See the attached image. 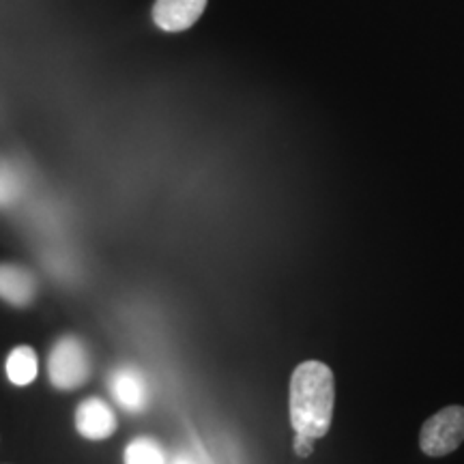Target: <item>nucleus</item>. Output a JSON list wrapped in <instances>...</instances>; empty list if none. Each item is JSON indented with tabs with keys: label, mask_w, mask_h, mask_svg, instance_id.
I'll use <instances>...</instances> for the list:
<instances>
[{
	"label": "nucleus",
	"mask_w": 464,
	"mask_h": 464,
	"mask_svg": "<svg viewBox=\"0 0 464 464\" xmlns=\"http://www.w3.org/2000/svg\"><path fill=\"white\" fill-rule=\"evenodd\" d=\"M208 0H155L153 15L155 26L166 33H183L200 20Z\"/></svg>",
	"instance_id": "nucleus-5"
},
{
	"label": "nucleus",
	"mask_w": 464,
	"mask_h": 464,
	"mask_svg": "<svg viewBox=\"0 0 464 464\" xmlns=\"http://www.w3.org/2000/svg\"><path fill=\"white\" fill-rule=\"evenodd\" d=\"M464 443V406H445L423 421L420 448L426 456L443 458L454 454Z\"/></svg>",
	"instance_id": "nucleus-3"
},
{
	"label": "nucleus",
	"mask_w": 464,
	"mask_h": 464,
	"mask_svg": "<svg viewBox=\"0 0 464 464\" xmlns=\"http://www.w3.org/2000/svg\"><path fill=\"white\" fill-rule=\"evenodd\" d=\"M75 428L89 440L110 439L116 430V415L102 398H86L75 409Z\"/></svg>",
	"instance_id": "nucleus-6"
},
{
	"label": "nucleus",
	"mask_w": 464,
	"mask_h": 464,
	"mask_svg": "<svg viewBox=\"0 0 464 464\" xmlns=\"http://www.w3.org/2000/svg\"><path fill=\"white\" fill-rule=\"evenodd\" d=\"M172 464H191V460H189V458H185V456H179Z\"/></svg>",
	"instance_id": "nucleus-12"
},
{
	"label": "nucleus",
	"mask_w": 464,
	"mask_h": 464,
	"mask_svg": "<svg viewBox=\"0 0 464 464\" xmlns=\"http://www.w3.org/2000/svg\"><path fill=\"white\" fill-rule=\"evenodd\" d=\"M110 393L121 409L140 413L149 406V385L144 374L133 365H121L110 374Z\"/></svg>",
	"instance_id": "nucleus-4"
},
{
	"label": "nucleus",
	"mask_w": 464,
	"mask_h": 464,
	"mask_svg": "<svg viewBox=\"0 0 464 464\" xmlns=\"http://www.w3.org/2000/svg\"><path fill=\"white\" fill-rule=\"evenodd\" d=\"M48 376L61 392L78 390L89 381L91 355L78 335H63L54 342L48 357Z\"/></svg>",
	"instance_id": "nucleus-2"
},
{
	"label": "nucleus",
	"mask_w": 464,
	"mask_h": 464,
	"mask_svg": "<svg viewBox=\"0 0 464 464\" xmlns=\"http://www.w3.org/2000/svg\"><path fill=\"white\" fill-rule=\"evenodd\" d=\"M335 379L323 362H304L290 376L288 413L295 432L310 439H323L334 421Z\"/></svg>",
	"instance_id": "nucleus-1"
},
{
	"label": "nucleus",
	"mask_w": 464,
	"mask_h": 464,
	"mask_svg": "<svg viewBox=\"0 0 464 464\" xmlns=\"http://www.w3.org/2000/svg\"><path fill=\"white\" fill-rule=\"evenodd\" d=\"M5 370H7V379L14 382V385L17 387L31 385V382L37 379V372H39L37 353L26 344L15 346L14 351L9 353Z\"/></svg>",
	"instance_id": "nucleus-8"
},
{
	"label": "nucleus",
	"mask_w": 464,
	"mask_h": 464,
	"mask_svg": "<svg viewBox=\"0 0 464 464\" xmlns=\"http://www.w3.org/2000/svg\"><path fill=\"white\" fill-rule=\"evenodd\" d=\"M22 179L14 168L0 164V207H9L20 198Z\"/></svg>",
	"instance_id": "nucleus-10"
},
{
	"label": "nucleus",
	"mask_w": 464,
	"mask_h": 464,
	"mask_svg": "<svg viewBox=\"0 0 464 464\" xmlns=\"http://www.w3.org/2000/svg\"><path fill=\"white\" fill-rule=\"evenodd\" d=\"M34 290L37 282L26 266L0 263V299L9 305L26 307L33 304Z\"/></svg>",
	"instance_id": "nucleus-7"
},
{
	"label": "nucleus",
	"mask_w": 464,
	"mask_h": 464,
	"mask_svg": "<svg viewBox=\"0 0 464 464\" xmlns=\"http://www.w3.org/2000/svg\"><path fill=\"white\" fill-rule=\"evenodd\" d=\"M125 464H166V456L158 440L140 437L133 439L125 450Z\"/></svg>",
	"instance_id": "nucleus-9"
},
{
	"label": "nucleus",
	"mask_w": 464,
	"mask_h": 464,
	"mask_svg": "<svg viewBox=\"0 0 464 464\" xmlns=\"http://www.w3.org/2000/svg\"><path fill=\"white\" fill-rule=\"evenodd\" d=\"M293 450H295V454H297L299 458H310L312 454H314V439L305 437V434L295 432Z\"/></svg>",
	"instance_id": "nucleus-11"
}]
</instances>
